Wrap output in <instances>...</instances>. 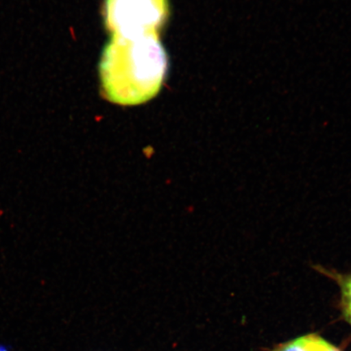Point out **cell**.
<instances>
[{
    "mask_svg": "<svg viewBox=\"0 0 351 351\" xmlns=\"http://www.w3.org/2000/svg\"><path fill=\"white\" fill-rule=\"evenodd\" d=\"M167 69L168 59L158 34L112 35L99 65L105 95L121 105L141 104L155 97Z\"/></svg>",
    "mask_w": 351,
    "mask_h": 351,
    "instance_id": "obj_1",
    "label": "cell"
},
{
    "mask_svg": "<svg viewBox=\"0 0 351 351\" xmlns=\"http://www.w3.org/2000/svg\"><path fill=\"white\" fill-rule=\"evenodd\" d=\"M168 16V0H105V23L112 35L158 34Z\"/></svg>",
    "mask_w": 351,
    "mask_h": 351,
    "instance_id": "obj_2",
    "label": "cell"
},
{
    "mask_svg": "<svg viewBox=\"0 0 351 351\" xmlns=\"http://www.w3.org/2000/svg\"><path fill=\"white\" fill-rule=\"evenodd\" d=\"M271 351H341L317 333H310L276 346Z\"/></svg>",
    "mask_w": 351,
    "mask_h": 351,
    "instance_id": "obj_3",
    "label": "cell"
},
{
    "mask_svg": "<svg viewBox=\"0 0 351 351\" xmlns=\"http://www.w3.org/2000/svg\"><path fill=\"white\" fill-rule=\"evenodd\" d=\"M320 274L326 275L339 285L341 292L340 306L344 318L351 326V274H343L339 271L317 267Z\"/></svg>",
    "mask_w": 351,
    "mask_h": 351,
    "instance_id": "obj_4",
    "label": "cell"
},
{
    "mask_svg": "<svg viewBox=\"0 0 351 351\" xmlns=\"http://www.w3.org/2000/svg\"><path fill=\"white\" fill-rule=\"evenodd\" d=\"M0 351H10V350L8 349L7 346L0 345Z\"/></svg>",
    "mask_w": 351,
    "mask_h": 351,
    "instance_id": "obj_5",
    "label": "cell"
}]
</instances>
